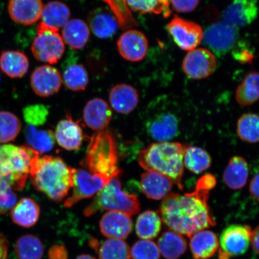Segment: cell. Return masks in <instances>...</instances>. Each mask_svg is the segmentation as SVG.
<instances>
[{
  "label": "cell",
  "instance_id": "1",
  "mask_svg": "<svg viewBox=\"0 0 259 259\" xmlns=\"http://www.w3.org/2000/svg\"><path fill=\"white\" fill-rule=\"evenodd\" d=\"M211 174H205L197 181L195 190L181 195L169 193L160 206L161 219L171 231L191 237L196 232L214 226L208 199L209 191L216 186Z\"/></svg>",
  "mask_w": 259,
  "mask_h": 259
},
{
  "label": "cell",
  "instance_id": "2",
  "mask_svg": "<svg viewBox=\"0 0 259 259\" xmlns=\"http://www.w3.org/2000/svg\"><path fill=\"white\" fill-rule=\"evenodd\" d=\"M74 170L60 157H40L36 153L32 158L28 176L35 189L58 202L73 188Z\"/></svg>",
  "mask_w": 259,
  "mask_h": 259
},
{
  "label": "cell",
  "instance_id": "3",
  "mask_svg": "<svg viewBox=\"0 0 259 259\" xmlns=\"http://www.w3.org/2000/svg\"><path fill=\"white\" fill-rule=\"evenodd\" d=\"M183 153L184 145L178 142H157L139 152V163L147 171H157L169 177L183 190Z\"/></svg>",
  "mask_w": 259,
  "mask_h": 259
},
{
  "label": "cell",
  "instance_id": "4",
  "mask_svg": "<svg viewBox=\"0 0 259 259\" xmlns=\"http://www.w3.org/2000/svg\"><path fill=\"white\" fill-rule=\"evenodd\" d=\"M118 160L114 138L110 133L103 131L91 138L83 164L91 173L113 178L121 174L118 166Z\"/></svg>",
  "mask_w": 259,
  "mask_h": 259
},
{
  "label": "cell",
  "instance_id": "5",
  "mask_svg": "<svg viewBox=\"0 0 259 259\" xmlns=\"http://www.w3.org/2000/svg\"><path fill=\"white\" fill-rule=\"evenodd\" d=\"M102 210L121 212L132 216L140 210V203L134 194H128L122 190L119 176L112 178L97 193L92 203L84 209L83 213L89 217Z\"/></svg>",
  "mask_w": 259,
  "mask_h": 259
},
{
  "label": "cell",
  "instance_id": "6",
  "mask_svg": "<svg viewBox=\"0 0 259 259\" xmlns=\"http://www.w3.org/2000/svg\"><path fill=\"white\" fill-rule=\"evenodd\" d=\"M37 152L30 147L12 144L0 145V169L14 183L15 190L24 187L32 158Z\"/></svg>",
  "mask_w": 259,
  "mask_h": 259
},
{
  "label": "cell",
  "instance_id": "7",
  "mask_svg": "<svg viewBox=\"0 0 259 259\" xmlns=\"http://www.w3.org/2000/svg\"><path fill=\"white\" fill-rule=\"evenodd\" d=\"M37 36L31 45V52L35 59L41 62L54 64L59 61L65 52V43L58 31L40 22L37 26Z\"/></svg>",
  "mask_w": 259,
  "mask_h": 259
},
{
  "label": "cell",
  "instance_id": "8",
  "mask_svg": "<svg viewBox=\"0 0 259 259\" xmlns=\"http://www.w3.org/2000/svg\"><path fill=\"white\" fill-rule=\"evenodd\" d=\"M112 178L101 174L91 173L85 170L75 169L73 193L65 201L64 206L69 208L81 200L92 197L103 189Z\"/></svg>",
  "mask_w": 259,
  "mask_h": 259
},
{
  "label": "cell",
  "instance_id": "9",
  "mask_svg": "<svg viewBox=\"0 0 259 259\" xmlns=\"http://www.w3.org/2000/svg\"><path fill=\"white\" fill-rule=\"evenodd\" d=\"M251 231L248 226L233 225L226 228L220 236L219 259H230L245 253Z\"/></svg>",
  "mask_w": 259,
  "mask_h": 259
},
{
  "label": "cell",
  "instance_id": "10",
  "mask_svg": "<svg viewBox=\"0 0 259 259\" xmlns=\"http://www.w3.org/2000/svg\"><path fill=\"white\" fill-rule=\"evenodd\" d=\"M238 29L223 20L216 22L203 32L202 40L213 53L221 56L234 47L239 37Z\"/></svg>",
  "mask_w": 259,
  "mask_h": 259
},
{
  "label": "cell",
  "instance_id": "11",
  "mask_svg": "<svg viewBox=\"0 0 259 259\" xmlns=\"http://www.w3.org/2000/svg\"><path fill=\"white\" fill-rule=\"evenodd\" d=\"M168 32L175 43L181 50L190 51L201 44L203 31L195 22L176 16L168 23Z\"/></svg>",
  "mask_w": 259,
  "mask_h": 259
},
{
  "label": "cell",
  "instance_id": "12",
  "mask_svg": "<svg viewBox=\"0 0 259 259\" xmlns=\"http://www.w3.org/2000/svg\"><path fill=\"white\" fill-rule=\"evenodd\" d=\"M216 58L211 51L195 48L189 51L184 58L183 70L186 75L194 80L207 78L216 69Z\"/></svg>",
  "mask_w": 259,
  "mask_h": 259
},
{
  "label": "cell",
  "instance_id": "13",
  "mask_svg": "<svg viewBox=\"0 0 259 259\" xmlns=\"http://www.w3.org/2000/svg\"><path fill=\"white\" fill-rule=\"evenodd\" d=\"M120 56L131 62L143 60L148 54L149 44L143 32L129 29L120 35L117 41Z\"/></svg>",
  "mask_w": 259,
  "mask_h": 259
},
{
  "label": "cell",
  "instance_id": "14",
  "mask_svg": "<svg viewBox=\"0 0 259 259\" xmlns=\"http://www.w3.org/2000/svg\"><path fill=\"white\" fill-rule=\"evenodd\" d=\"M180 121L170 111L156 113L149 118L147 130L149 135L157 142H170L179 134Z\"/></svg>",
  "mask_w": 259,
  "mask_h": 259
},
{
  "label": "cell",
  "instance_id": "15",
  "mask_svg": "<svg viewBox=\"0 0 259 259\" xmlns=\"http://www.w3.org/2000/svg\"><path fill=\"white\" fill-rule=\"evenodd\" d=\"M32 90L38 96L50 97L59 91L62 83L61 74L56 68L44 65L38 67L31 76Z\"/></svg>",
  "mask_w": 259,
  "mask_h": 259
},
{
  "label": "cell",
  "instance_id": "16",
  "mask_svg": "<svg viewBox=\"0 0 259 259\" xmlns=\"http://www.w3.org/2000/svg\"><path fill=\"white\" fill-rule=\"evenodd\" d=\"M257 0H234L223 12V21L236 28L246 27L257 18Z\"/></svg>",
  "mask_w": 259,
  "mask_h": 259
},
{
  "label": "cell",
  "instance_id": "17",
  "mask_svg": "<svg viewBox=\"0 0 259 259\" xmlns=\"http://www.w3.org/2000/svg\"><path fill=\"white\" fill-rule=\"evenodd\" d=\"M43 7L41 0H10L8 12L16 23L31 25L40 19Z\"/></svg>",
  "mask_w": 259,
  "mask_h": 259
},
{
  "label": "cell",
  "instance_id": "18",
  "mask_svg": "<svg viewBox=\"0 0 259 259\" xmlns=\"http://www.w3.org/2000/svg\"><path fill=\"white\" fill-rule=\"evenodd\" d=\"M84 121L89 128L103 131L108 127L112 118V111L107 102L100 98H94L87 103L83 109Z\"/></svg>",
  "mask_w": 259,
  "mask_h": 259
},
{
  "label": "cell",
  "instance_id": "19",
  "mask_svg": "<svg viewBox=\"0 0 259 259\" xmlns=\"http://www.w3.org/2000/svg\"><path fill=\"white\" fill-rule=\"evenodd\" d=\"M100 228L102 234L107 238L125 239L132 229L131 216L121 212L109 211L100 220Z\"/></svg>",
  "mask_w": 259,
  "mask_h": 259
},
{
  "label": "cell",
  "instance_id": "20",
  "mask_svg": "<svg viewBox=\"0 0 259 259\" xmlns=\"http://www.w3.org/2000/svg\"><path fill=\"white\" fill-rule=\"evenodd\" d=\"M89 27L93 34L100 38L113 36L119 27L117 19L111 11L105 8H99L91 11L87 17Z\"/></svg>",
  "mask_w": 259,
  "mask_h": 259
},
{
  "label": "cell",
  "instance_id": "21",
  "mask_svg": "<svg viewBox=\"0 0 259 259\" xmlns=\"http://www.w3.org/2000/svg\"><path fill=\"white\" fill-rule=\"evenodd\" d=\"M173 184L169 177L157 171L148 170L141 176V190L149 199H164L170 193Z\"/></svg>",
  "mask_w": 259,
  "mask_h": 259
},
{
  "label": "cell",
  "instance_id": "22",
  "mask_svg": "<svg viewBox=\"0 0 259 259\" xmlns=\"http://www.w3.org/2000/svg\"><path fill=\"white\" fill-rule=\"evenodd\" d=\"M54 135L58 145L68 151L79 150L83 140L82 128L70 118L58 122Z\"/></svg>",
  "mask_w": 259,
  "mask_h": 259
},
{
  "label": "cell",
  "instance_id": "23",
  "mask_svg": "<svg viewBox=\"0 0 259 259\" xmlns=\"http://www.w3.org/2000/svg\"><path fill=\"white\" fill-rule=\"evenodd\" d=\"M109 102L116 112L128 114L137 108L139 94L134 87L127 84H118L111 90Z\"/></svg>",
  "mask_w": 259,
  "mask_h": 259
},
{
  "label": "cell",
  "instance_id": "24",
  "mask_svg": "<svg viewBox=\"0 0 259 259\" xmlns=\"http://www.w3.org/2000/svg\"><path fill=\"white\" fill-rule=\"evenodd\" d=\"M190 246L194 259H208L218 250V236L211 231L202 230L191 236Z\"/></svg>",
  "mask_w": 259,
  "mask_h": 259
},
{
  "label": "cell",
  "instance_id": "25",
  "mask_svg": "<svg viewBox=\"0 0 259 259\" xmlns=\"http://www.w3.org/2000/svg\"><path fill=\"white\" fill-rule=\"evenodd\" d=\"M90 35L88 24L79 19H71L63 28L62 36L66 43L74 50H80L88 43Z\"/></svg>",
  "mask_w": 259,
  "mask_h": 259
},
{
  "label": "cell",
  "instance_id": "26",
  "mask_svg": "<svg viewBox=\"0 0 259 259\" xmlns=\"http://www.w3.org/2000/svg\"><path fill=\"white\" fill-rule=\"evenodd\" d=\"M249 175L247 161L241 156H234L229 160L223 174V180L227 186L238 190L245 186Z\"/></svg>",
  "mask_w": 259,
  "mask_h": 259
},
{
  "label": "cell",
  "instance_id": "27",
  "mask_svg": "<svg viewBox=\"0 0 259 259\" xmlns=\"http://www.w3.org/2000/svg\"><path fill=\"white\" fill-rule=\"evenodd\" d=\"M29 66L27 57L21 52L5 51L0 56V69L11 78L24 76L28 72Z\"/></svg>",
  "mask_w": 259,
  "mask_h": 259
},
{
  "label": "cell",
  "instance_id": "28",
  "mask_svg": "<svg viewBox=\"0 0 259 259\" xmlns=\"http://www.w3.org/2000/svg\"><path fill=\"white\" fill-rule=\"evenodd\" d=\"M70 9L66 4L59 1H52L44 6L40 22L59 31L70 20Z\"/></svg>",
  "mask_w": 259,
  "mask_h": 259
},
{
  "label": "cell",
  "instance_id": "29",
  "mask_svg": "<svg viewBox=\"0 0 259 259\" xmlns=\"http://www.w3.org/2000/svg\"><path fill=\"white\" fill-rule=\"evenodd\" d=\"M40 208L37 203L30 198L21 199L11 209V218L15 224L30 228L37 222Z\"/></svg>",
  "mask_w": 259,
  "mask_h": 259
},
{
  "label": "cell",
  "instance_id": "30",
  "mask_svg": "<svg viewBox=\"0 0 259 259\" xmlns=\"http://www.w3.org/2000/svg\"><path fill=\"white\" fill-rule=\"evenodd\" d=\"M24 135L29 147L39 154L49 153L56 144L54 132L51 130L37 129L27 124Z\"/></svg>",
  "mask_w": 259,
  "mask_h": 259
},
{
  "label": "cell",
  "instance_id": "31",
  "mask_svg": "<svg viewBox=\"0 0 259 259\" xmlns=\"http://www.w3.org/2000/svg\"><path fill=\"white\" fill-rule=\"evenodd\" d=\"M158 248L166 259H178L187 250V242L182 235L173 231L162 234L158 241Z\"/></svg>",
  "mask_w": 259,
  "mask_h": 259
},
{
  "label": "cell",
  "instance_id": "32",
  "mask_svg": "<svg viewBox=\"0 0 259 259\" xmlns=\"http://www.w3.org/2000/svg\"><path fill=\"white\" fill-rule=\"evenodd\" d=\"M211 163V157L203 149L184 145V166L193 173L199 174L209 169Z\"/></svg>",
  "mask_w": 259,
  "mask_h": 259
},
{
  "label": "cell",
  "instance_id": "33",
  "mask_svg": "<svg viewBox=\"0 0 259 259\" xmlns=\"http://www.w3.org/2000/svg\"><path fill=\"white\" fill-rule=\"evenodd\" d=\"M259 96L258 73L252 71L248 73L236 89V101L242 106H248L257 102Z\"/></svg>",
  "mask_w": 259,
  "mask_h": 259
},
{
  "label": "cell",
  "instance_id": "34",
  "mask_svg": "<svg viewBox=\"0 0 259 259\" xmlns=\"http://www.w3.org/2000/svg\"><path fill=\"white\" fill-rule=\"evenodd\" d=\"M161 228V220L157 212L146 210L138 217L136 223V232L142 239H153L159 234Z\"/></svg>",
  "mask_w": 259,
  "mask_h": 259
},
{
  "label": "cell",
  "instance_id": "35",
  "mask_svg": "<svg viewBox=\"0 0 259 259\" xmlns=\"http://www.w3.org/2000/svg\"><path fill=\"white\" fill-rule=\"evenodd\" d=\"M15 251L19 259H41L43 256V244L36 236H22L15 245Z\"/></svg>",
  "mask_w": 259,
  "mask_h": 259
},
{
  "label": "cell",
  "instance_id": "36",
  "mask_svg": "<svg viewBox=\"0 0 259 259\" xmlns=\"http://www.w3.org/2000/svg\"><path fill=\"white\" fill-rule=\"evenodd\" d=\"M131 11L141 14L170 15V0H125Z\"/></svg>",
  "mask_w": 259,
  "mask_h": 259
},
{
  "label": "cell",
  "instance_id": "37",
  "mask_svg": "<svg viewBox=\"0 0 259 259\" xmlns=\"http://www.w3.org/2000/svg\"><path fill=\"white\" fill-rule=\"evenodd\" d=\"M63 82L65 87L73 92L85 90L89 85L88 72L82 64H73L64 70Z\"/></svg>",
  "mask_w": 259,
  "mask_h": 259
},
{
  "label": "cell",
  "instance_id": "38",
  "mask_svg": "<svg viewBox=\"0 0 259 259\" xmlns=\"http://www.w3.org/2000/svg\"><path fill=\"white\" fill-rule=\"evenodd\" d=\"M238 136L242 141L250 144L258 141V117L255 113H245L237 123Z\"/></svg>",
  "mask_w": 259,
  "mask_h": 259
},
{
  "label": "cell",
  "instance_id": "39",
  "mask_svg": "<svg viewBox=\"0 0 259 259\" xmlns=\"http://www.w3.org/2000/svg\"><path fill=\"white\" fill-rule=\"evenodd\" d=\"M21 129V122L14 113L0 111V144L14 141Z\"/></svg>",
  "mask_w": 259,
  "mask_h": 259
},
{
  "label": "cell",
  "instance_id": "40",
  "mask_svg": "<svg viewBox=\"0 0 259 259\" xmlns=\"http://www.w3.org/2000/svg\"><path fill=\"white\" fill-rule=\"evenodd\" d=\"M109 6L112 14L117 19L119 27L129 30L138 26L129 9L125 0H102Z\"/></svg>",
  "mask_w": 259,
  "mask_h": 259
},
{
  "label": "cell",
  "instance_id": "41",
  "mask_svg": "<svg viewBox=\"0 0 259 259\" xmlns=\"http://www.w3.org/2000/svg\"><path fill=\"white\" fill-rule=\"evenodd\" d=\"M99 255L100 259H131V250L122 239H109L103 243Z\"/></svg>",
  "mask_w": 259,
  "mask_h": 259
},
{
  "label": "cell",
  "instance_id": "42",
  "mask_svg": "<svg viewBox=\"0 0 259 259\" xmlns=\"http://www.w3.org/2000/svg\"><path fill=\"white\" fill-rule=\"evenodd\" d=\"M131 257L132 259H160V252L155 243L143 239L136 242L133 246Z\"/></svg>",
  "mask_w": 259,
  "mask_h": 259
},
{
  "label": "cell",
  "instance_id": "43",
  "mask_svg": "<svg viewBox=\"0 0 259 259\" xmlns=\"http://www.w3.org/2000/svg\"><path fill=\"white\" fill-rule=\"evenodd\" d=\"M48 114V108L43 105L28 106L23 111L25 121L33 126L43 125L47 120Z\"/></svg>",
  "mask_w": 259,
  "mask_h": 259
},
{
  "label": "cell",
  "instance_id": "44",
  "mask_svg": "<svg viewBox=\"0 0 259 259\" xmlns=\"http://www.w3.org/2000/svg\"><path fill=\"white\" fill-rule=\"evenodd\" d=\"M17 202V196L14 190L9 189L0 193V215L11 210Z\"/></svg>",
  "mask_w": 259,
  "mask_h": 259
},
{
  "label": "cell",
  "instance_id": "45",
  "mask_svg": "<svg viewBox=\"0 0 259 259\" xmlns=\"http://www.w3.org/2000/svg\"><path fill=\"white\" fill-rule=\"evenodd\" d=\"M200 0H170L175 11L179 13L192 12L198 7Z\"/></svg>",
  "mask_w": 259,
  "mask_h": 259
},
{
  "label": "cell",
  "instance_id": "46",
  "mask_svg": "<svg viewBox=\"0 0 259 259\" xmlns=\"http://www.w3.org/2000/svg\"><path fill=\"white\" fill-rule=\"evenodd\" d=\"M48 257L50 259H68L67 250L62 245H55L49 250Z\"/></svg>",
  "mask_w": 259,
  "mask_h": 259
},
{
  "label": "cell",
  "instance_id": "47",
  "mask_svg": "<svg viewBox=\"0 0 259 259\" xmlns=\"http://www.w3.org/2000/svg\"><path fill=\"white\" fill-rule=\"evenodd\" d=\"M9 247L8 239L0 234V259H8Z\"/></svg>",
  "mask_w": 259,
  "mask_h": 259
},
{
  "label": "cell",
  "instance_id": "48",
  "mask_svg": "<svg viewBox=\"0 0 259 259\" xmlns=\"http://www.w3.org/2000/svg\"><path fill=\"white\" fill-rule=\"evenodd\" d=\"M258 174H256L252 178L250 184V193L253 199L258 202Z\"/></svg>",
  "mask_w": 259,
  "mask_h": 259
},
{
  "label": "cell",
  "instance_id": "49",
  "mask_svg": "<svg viewBox=\"0 0 259 259\" xmlns=\"http://www.w3.org/2000/svg\"><path fill=\"white\" fill-rule=\"evenodd\" d=\"M258 226L251 231L250 242L255 253H258Z\"/></svg>",
  "mask_w": 259,
  "mask_h": 259
},
{
  "label": "cell",
  "instance_id": "50",
  "mask_svg": "<svg viewBox=\"0 0 259 259\" xmlns=\"http://www.w3.org/2000/svg\"><path fill=\"white\" fill-rule=\"evenodd\" d=\"M76 259H96L95 257L92 256V255L89 254H82L77 257Z\"/></svg>",
  "mask_w": 259,
  "mask_h": 259
},
{
  "label": "cell",
  "instance_id": "51",
  "mask_svg": "<svg viewBox=\"0 0 259 259\" xmlns=\"http://www.w3.org/2000/svg\"><path fill=\"white\" fill-rule=\"evenodd\" d=\"M0 82H1V74H0Z\"/></svg>",
  "mask_w": 259,
  "mask_h": 259
}]
</instances>
